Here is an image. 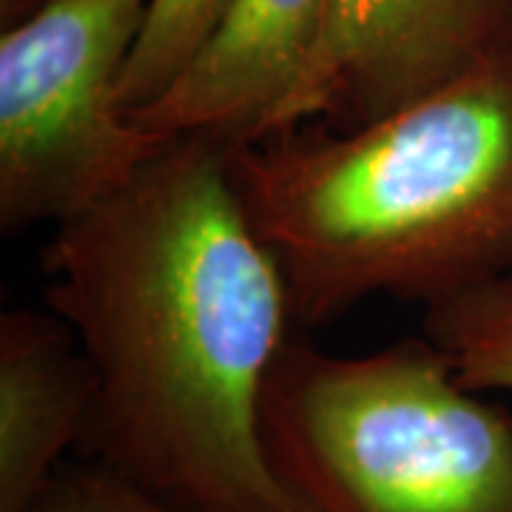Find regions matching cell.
<instances>
[{
  "mask_svg": "<svg viewBox=\"0 0 512 512\" xmlns=\"http://www.w3.org/2000/svg\"><path fill=\"white\" fill-rule=\"evenodd\" d=\"M424 339L476 393H512V271L424 305Z\"/></svg>",
  "mask_w": 512,
  "mask_h": 512,
  "instance_id": "ba28073f",
  "label": "cell"
},
{
  "mask_svg": "<svg viewBox=\"0 0 512 512\" xmlns=\"http://www.w3.org/2000/svg\"><path fill=\"white\" fill-rule=\"evenodd\" d=\"M293 322L370 296L430 305L512 271V40L367 126L293 128L228 148Z\"/></svg>",
  "mask_w": 512,
  "mask_h": 512,
  "instance_id": "7a4b0ae2",
  "label": "cell"
},
{
  "mask_svg": "<svg viewBox=\"0 0 512 512\" xmlns=\"http://www.w3.org/2000/svg\"><path fill=\"white\" fill-rule=\"evenodd\" d=\"M330 0H228L197 55L128 123L163 140H262L291 97L325 29Z\"/></svg>",
  "mask_w": 512,
  "mask_h": 512,
  "instance_id": "8992f818",
  "label": "cell"
},
{
  "mask_svg": "<svg viewBox=\"0 0 512 512\" xmlns=\"http://www.w3.org/2000/svg\"><path fill=\"white\" fill-rule=\"evenodd\" d=\"M228 148L171 140L55 225L40 256L46 296L94 370L83 458L180 512H293L259 433L291 299Z\"/></svg>",
  "mask_w": 512,
  "mask_h": 512,
  "instance_id": "6da1fadb",
  "label": "cell"
},
{
  "mask_svg": "<svg viewBox=\"0 0 512 512\" xmlns=\"http://www.w3.org/2000/svg\"><path fill=\"white\" fill-rule=\"evenodd\" d=\"M512 40V0H330L302 80L262 140L325 120L367 126Z\"/></svg>",
  "mask_w": 512,
  "mask_h": 512,
  "instance_id": "5b68a950",
  "label": "cell"
},
{
  "mask_svg": "<svg viewBox=\"0 0 512 512\" xmlns=\"http://www.w3.org/2000/svg\"><path fill=\"white\" fill-rule=\"evenodd\" d=\"M148 0H40L0 37V228L60 225L168 146L117 111Z\"/></svg>",
  "mask_w": 512,
  "mask_h": 512,
  "instance_id": "277c9868",
  "label": "cell"
},
{
  "mask_svg": "<svg viewBox=\"0 0 512 512\" xmlns=\"http://www.w3.org/2000/svg\"><path fill=\"white\" fill-rule=\"evenodd\" d=\"M26 512H180L97 461L63 464Z\"/></svg>",
  "mask_w": 512,
  "mask_h": 512,
  "instance_id": "30bf717a",
  "label": "cell"
},
{
  "mask_svg": "<svg viewBox=\"0 0 512 512\" xmlns=\"http://www.w3.org/2000/svg\"><path fill=\"white\" fill-rule=\"evenodd\" d=\"M228 0H148L143 29L117 80V111L128 117L174 83L222 18Z\"/></svg>",
  "mask_w": 512,
  "mask_h": 512,
  "instance_id": "9c48e42d",
  "label": "cell"
},
{
  "mask_svg": "<svg viewBox=\"0 0 512 512\" xmlns=\"http://www.w3.org/2000/svg\"><path fill=\"white\" fill-rule=\"evenodd\" d=\"M94 402V370L52 313L0 316V512H26L77 450Z\"/></svg>",
  "mask_w": 512,
  "mask_h": 512,
  "instance_id": "52a82bcc",
  "label": "cell"
},
{
  "mask_svg": "<svg viewBox=\"0 0 512 512\" xmlns=\"http://www.w3.org/2000/svg\"><path fill=\"white\" fill-rule=\"evenodd\" d=\"M259 433L293 512H512V416L427 339L333 356L291 333Z\"/></svg>",
  "mask_w": 512,
  "mask_h": 512,
  "instance_id": "3957f363",
  "label": "cell"
}]
</instances>
